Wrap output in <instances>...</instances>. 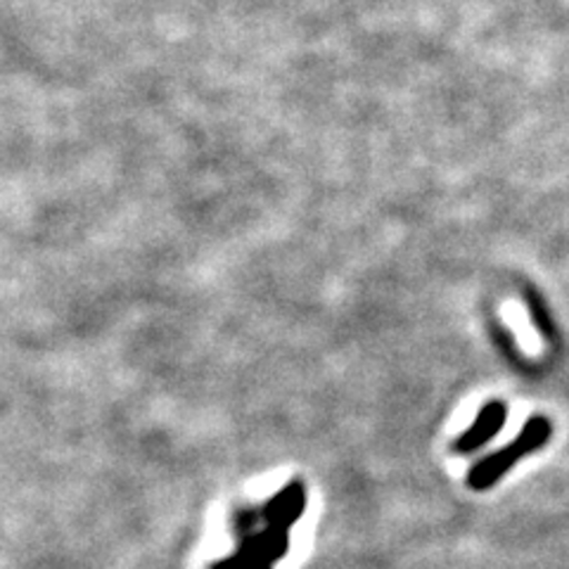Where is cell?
Masks as SVG:
<instances>
[{
  "mask_svg": "<svg viewBox=\"0 0 569 569\" xmlns=\"http://www.w3.org/2000/svg\"><path fill=\"white\" fill-rule=\"evenodd\" d=\"M550 435H553V427H550L546 416L529 418L527 425L522 427V432L518 435V439L508 443V447H503L501 451L491 453L482 462H477V466L468 475V485L477 491L493 487L498 479H501L515 466V462H520L527 453L543 449Z\"/></svg>",
  "mask_w": 569,
  "mask_h": 569,
  "instance_id": "obj_1",
  "label": "cell"
},
{
  "mask_svg": "<svg viewBox=\"0 0 569 569\" xmlns=\"http://www.w3.org/2000/svg\"><path fill=\"white\" fill-rule=\"evenodd\" d=\"M506 418H508V408L506 403L501 401H491L487 403L482 411H479L477 420L468 427L466 432H462L456 441V451L460 453H470V451H477L482 449L487 441H491L498 432L503 430L506 425Z\"/></svg>",
  "mask_w": 569,
  "mask_h": 569,
  "instance_id": "obj_2",
  "label": "cell"
}]
</instances>
